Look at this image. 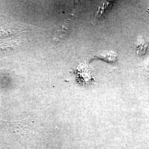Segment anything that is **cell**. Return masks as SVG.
<instances>
[{"mask_svg": "<svg viewBox=\"0 0 149 149\" xmlns=\"http://www.w3.org/2000/svg\"><path fill=\"white\" fill-rule=\"evenodd\" d=\"M27 120V118L26 121ZM25 120L26 119L15 122L2 121L1 125L17 140H26L33 134V132L31 126L28 125Z\"/></svg>", "mask_w": 149, "mask_h": 149, "instance_id": "6da1fadb", "label": "cell"}, {"mask_svg": "<svg viewBox=\"0 0 149 149\" xmlns=\"http://www.w3.org/2000/svg\"><path fill=\"white\" fill-rule=\"evenodd\" d=\"M97 57L99 58L102 59L107 62H112L116 60V56L115 54L112 52H104L102 53L98 54Z\"/></svg>", "mask_w": 149, "mask_h": 149, "instance_id": "3957f363", "label": "cell"}, {"mask_svg": "<svg viewBox=\"0 0 149 149\" xmlns=\"http://www.w3.org/2000/svg\"><path fill=\"white\" fill-rule=\"evenodd\" d=\"M136 51L138 54L142 55L146 53L147 49V43L141 37L137 39L136 45Z\"/></svg>", "mask_w": 149, "mask_h": 149, "instance_id": "7a4b0ae2", "label": "cell"}]
</instances>
